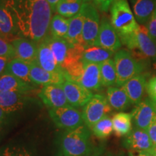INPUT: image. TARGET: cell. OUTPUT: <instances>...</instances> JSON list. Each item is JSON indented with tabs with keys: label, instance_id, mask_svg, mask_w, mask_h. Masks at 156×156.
Instances as JSON below:
<instances>
[{
	"label": "cell",
	"instance_id": "cell-1",
	"mask_svg": "<svg viewBox=\"0 0 156 156\" xmlns=\"http://www.w3.org/2000/svg\"><path fill=\"white\" fill-rule=\"evenodd\" d=\"M20 37L39 44L49 36L52 9L46 0H2Z\"/></svg>",
	"mask_w": 156,
	"mask_h": 156
},
{
	"label": "cell",
	"instance_id": "cell-2",
	"mask_svg": "<svg viewBox=\"0 0 156 156\" xmlns=\"http://www.w3.org/2000/svg\"><path fill=\"white\" fill-rule=\"evenodd\" d=\"M116 72V86L122 87L134 76L144 73L147 65L146 59H140L130 51L119 50L114 56Z\"/></svg>",
	"mask_w": 156,
	"mask_h": 156
},
{
	"label": "cell",
	"instance_id": "cell-3",
	"mask_svg": "<svg viewBox=\"0 0 156 156\" xmlns=\"http://www.w3.org/2000/svg\"><path fill=\"white\" fill-rule=\"evenodd\" d=\"M90 129L85 124L64 133L62 149L64 155L89 156L92 152Z\"/></svg>",
	"mask_w": 156,
	"mask_h": 156
},
{
	"label": "cell",
	"instance_id": "cell-4",
	"mask_svg": "<svg viewBox=\"0 0 156 156\" xmlns=\"http://www.w3.org/2000/svg\"><path fill=\"white\" fill-rule=\"evenodd\" d=\"M111 23L121 39L125 38L139 28L129 5L126 0H116L110 8Z\"/></svg>",
	"mask_w": 156,
	"mask_h": 156
},
{
	"label": "cell",
	"instance_id": "cell-5",
	"mask_svg": "<svg viewBox=\"0 0 156 156\" xmlns=\"http://www.w3.org/2000/svg\"><path fill=\"white\" fill-rule=\"evenodd\" d=\"M48 44L58 65L64 72L81 61L85 48L74 46L64 38L47 36Z\"/></svg>",
	"mask_w": 156,
	"mask_h": 156
},
{
	"label": "cell",
	"instance_id": "cell-6",
	"mask_svg": "<svg viewBox=\"0 0 156 156\" xmlns=\"http://www.w3.org/2000/svg\"><path fill=\"white\" fill-rule=\"evenodd\" d=\"M112 110L106 96L101 93L94 94L82 110L84 124L91 130L98 122L108 116Z\"/></svg>",
	"mask_w": 156,
	"mask_h": 156
},
{
	"label": "cell",
	"instance_id": "cell-7",
	"mask_svg": "<svg viewBox=\"0 0 156 156\" xmlns=\"http://www.w3.org/2000/svg\"><path fill=\"white\" fill-rule=\"evenodd\" d=\"M84 15L83 39L85 48L96 46L100 28V16L92 2L85 3L82 7Z\"/></svg>",
	"mask_w": 156,
	"mask_h": 156
},
{
	"label": "cell",
	"instance_id": "cell-8",
	"mask_svg": "<svg viewBox=\"0 0 156 156\" xmlns=\"http://www.w3.org/2000/svg\"><path fill=\"white\" fill-rule=\"evenodd\" d=\"M49 116L58 128L72 130L83 125L82 112L70 105L61 108L49 109Z\"/></svg>",
	"mask_w": 156,
	"mask_h": 156
},
{
	"label": "cell",
	"instance_id": "cell-9",
	"mask_svg": "<svg viewBox=\"0 0 156 156\" xmlns=\"http://www.w3.org/2000/svg\"><path fill=\"white\" fill-rule=\"evenodd\" d=\"M123 146L132 152H150L156 153V148L153 145L147 130L134 127L132 131L123 140Z\"/></svg>",
	"mask_w": 156,
	"mask_h": 156
},
{
	"label": "cell",
	"instance_id": "cell-10",
	"mask_svg": "<svg viewBox=\"0 0 156 156\" xmlns=\"http://www.w3.org/2000/svg\"><path fill=\"white\" fill-rule=\"evenodd\" d=\"M122 45L119 36L112 26L111 21L106 17H103L101 20L95 46H99L116 53L122 47Z\"/></svg>",
	"mask_w": 156,
	"mask_h": 156
},
{
	"label": "cell",
	"instance_id": "cell-11",
	"mask_svg": "<svg viewBox=\"0 0 156 156\" xmlns=\"http://www.w3.org/2000/svg\"><path fill=\"white\" fill-rule=\"evenodd\" d=\"M61 85L69 105L75 108L83 107L94 95L93 92L85 88L80 84L69 79L66 80Z\"/></svg>",
	"mask_w": 156,
	"mask_h": 156
},
{
	"label": "cell",
	"instance_id": "cell-12",
	"mask_svg": "<svg viewBox=\"0 0 156 156\" xmlns=\"http://www.w3.org/2000/svg\"><path fill=\"white\" fill-rule=\"evenodd\" d=\"M131 114L134 127L147 130L156 115V105L147 98L135 106Z\"/></svg>",
	"mask_w": 156,
	"mask_h": 156
},
{
	"label": "cell",
	"instance_id": "cell-13",
	"mask_svg": "<svg viewBox=\"0 0 156 156\" xmlns=\"http://www.w3.org/2000/svg\"><path fill=\"white\" fill-rule=\"evenodd\" d=\"M38 96L48 108H56L69 106L65 93L61 85H48L43 86Z\"/></svg>",
	"mask_w": 156,
	"mask_h": 156
},
{
	"label": "cell",
	"instance_id": "cell-14",
	"mask_svg": "<svg viewBox=\"0 0 156 156\" xmlns=\"http://www.w3.org/2000/svg\"><path fill=\"white\" fill-rule=\"evenodd\" d=\"M76 83L88 90L98 91L103 87L101 82L100 64L93 63H83V69Z\"/></svg>",
	"mask_w": 156,
	"mask_h": 156
},
{
	"label": "cell",
	"instance_id": "cell-15",
	"mask_svg": "<svg viewBox=\"0 0 156 156\" xmlns=\"http://www.w3.org/2000/svg\"><path fill=\"white\" fill-rule=\"evenodd\" d=\"M36 62L46 71L61 75H66V73L58 65L54 57L52 51L48 44L47 37L38 44V54Z\"/></svg>",
	"mask_w": 156,
	"mask_h": 156
},
{
	"label": "cell",
	"instance_id": "cell-16",
	"mask_svg": "<svg viewBox=\"0 0 156 156\" xmlns=\"http://www.w3.org/2000/svg\"><path fill=\"white\" fill-rule=\"evenodd\" d=\"M30 75L31 82L34 85H61L67 80V74L61 75L46 71L38 65L37 62L30 64Z\"/></svg>",
	"mask_w": 156,
	"mask_h": 156
},
{
	"label": "cell",
	"instance_id": "cell-17",
	"mask_svg": "<svg viewBox=\"0 0 156 156\" xmlns=\"http://www.w3.org/2000/svg\"><path fill=\"white\" fill-rule=\"evenodd\" d=\"M137 50L153 64L156 69V42L150 36L145 25H140L136 32Z\"/></svg>",
	"mask_w": 156,
	"mask_h": 156
},
{
	"label": "cell",
	"instance_id": "cell-18",
	"mask_svg": "<svg viewBox=\"0 0 156 156\" xmlns=\"http://www.w3.org/2000/svg\"><path fill=\"white\" fill-rule=\"evenodd\" d=\"M147 83L146 75L142 73L134 76L123 85L132 105L136 106L144 100Z\"/></svg>",
	"mask_w": 156,
	"mask_h": 156
},
{
	"label": "cell",
	"instance_id": "cell-19",
	"mask_svg": "<svg viewBox=\"0 0 156 156\" xmlns=\"http://www.w3.org/2000/svg\"><path fill=\"white\" fill-rule=\"evenodd\" d=\"M15 48L16 57L28 63L36 62L38 44L24 37H17L11 41Z\"/></svg>",
	"mask_w": 156,
	"mask_h": 156
},
{
	"label": "cell",
	"instance_id": "cell-20",
	"mask_svg": "<svg viewBox=\"0 0 156 156\" xmlns=\"http://www.w3.org/2000/svg\"><path fill=\"white\" fill-rule=\"evenodd\" d=\"M34 90V84L27 83L15 76L3 74L0 77V91H13L27 95Z\"/></svg>",
	"mask_w": 156,
	"mask_h": 156
},
{
	"label": "cell",
	"instance_id": "cell-21",
	"mask_svg": "<svg viewBox=\"0 0 156 156\" xmlns=\"http://www.w3.org/2000/svg\"><path fill=\"white\" fill-rule=\"evenodd\" d=\"M26 95L13 91H0V108L7 114L20 110L27 101Z\"/></svg>",
	"mask_w": 156,
	"mask_h": 156
},
{
	"label": "cell",
	"instance_id": "cell-22",
	"mask_svg": "<svg viewBox=\"0 0 156 156\" xmlns=\"http://www.w3.org/2000/svg\"><path fill=\"white\" fill-rule=\"evenodd\" d=\"M106 98L112 108L117 112H122L132 106L126 91L122 86L108 87L106 90Z\"/></svg>",
	"mask_w": 156,
	"mask_h": 156
},
{
	"label": "cell",
	"instance_id": "cell-23",
	"mask_svg": "<svg viewBox=\"0 0 156 156\" xmlns=\"http://www.w3.org/2000/svg\"><path fill=\"white\" fill-rule=\"evenodd\" d=\"M133 14L140 25L147 24L156 9V0H131Z\"/></svg>",
	"mask_w": 156,
	"mask_h": 156
},
{
	"label": "cell",
	"instance_id": "cell-24",
	"mask_svg": "<svg viewBox=\"0 0 156 156\" xmlns=\"http://www.w3.org/2000/svg\"><path fill=\"white\" fill-rule=\"evenodd\" d=\"M83 22L84 15L81 9V11L76 16L70 18L69 30L65 39L69 44L74 46L85 48L83 39Z\"/></svg>",
	"mask_w": 156,
	"mask_h": 156
},
{
	"label": "cell",
	"instance_id": "cell-25",
	"mask_svg": "<svg viewBox=\"0 0 156 156\" xmlns=\"http://www.w3.org/2000/svg\"><path fill=\"white\" fill-rule=\"evenodd\" d=\"M0 31L9 42L17 37H20L12 17L2 0H0Z\"/></svg>",
	"mask_w": 156,
	"mask_h": 156
},
{
	"label": "cell",
	"instance_id": "cell-26",
	"mask_svg": "<svg viewBox=\"0 0 156 156\" xmlns=\"http://www.w3.org/2000/svg\"><path fill=\"white\" fill-rule=\"evenodd\" d=\"M4 74H8L23 80L27 83L33 84L30 75V64L18 58L9 61Z\"/></svg>",
	"mask_w": 156,
	"mask_h": 156
},
{
	"label": "cell",
	"instance_id": "cell-27",
	"mask_svg": "<svg viewBox=\"0 0 156 156\" xmlns=\"http://www.w3.org/2000/svg\"><path fill=\"white\" fill-rule=\"evenodd\" d=\"M113 130L117 136H125L132 131V116L129 113L119 112L112 117Z\"/></svg>",
	"mask_w": 156,
	"mask_h": 156
},
{
	"label": "cell",
	"instance_id": "cell-28",
	"mask_svg": "<svg viewBox=\"0 0 156 156\" xmlns=\"http://www.w3.org/2000/svg\"><path fill=\"white\" fill-rule=\"evenodd\" d=\"M115 53L104 49L99 46H91L85 49L82 55L83 63H93L100 64L106 60L112 58Z\"/></svg>",
	"mask_w": 156,
	"mask_h": 156
},
{
	"label": "cell",
	"instance_id": "cell-29",
	"mask_svg": "<svg viewBox=\"0 0 156 156\" xmlns=\"http://www.w3.org/2000/svg\"><path fill=\"white\" fill-rule=\"evenodd\" d=\"M85 2L84 0H62L58 3L55 13L66 18H72L81 11Z\"/></svg>",
	"mask_w": 156,
	"mask_h": 156
},
{
	"label": "cell",
	"instance_id": "cell-30",
	"mask_svg": "<svg viewBox=\"0 0 156 156\" xmlns=\"http://www.w3.org/2000/svg\"><path fill=\"white\" fill-rule=\"evenodd\" d=\"M100 71L103 87H109L116 85V72L113 58H109L101 63Z\"/></svg>",
	"mask_w": 156,
	"mask_h": 156
},
{
	"label": "cell",
	"instance_id": "cell-31",
	"mask_svg": "<svg viewBox=\"0 0 156 156\" xmlns=\"http://www.w3.org/2000/svg\"><path fill=\"white\" fill-rule=\"evenodd\" d=\"M70 19L59 15H54L50 23L49 34L55 38H66L69 30Z\"/></svg>",
	"mask_w": 156,
	"mask_h": 156
},
{
	"label": "cell",
	"instance_id": "cell-32",
	"mask_svg": "<svg viewBox=\"0 0 156 156\" xmlns=\"http://www.w3.org/2000/svg\"><path fill=\"white\" fill-rule=\"evenodd\" d=\"M91 131L99 139L108 138L112 134V132H114L112 119L108 115L104 116L95 124Z\"/></svg>",
	"mask_w": 156,
	"mask_h": 156
},
{
	"label": "cell",
	"instance_id": "cell-33",
	"mask_svg": "<svg viewBox=\"0 0 156 156\" xmlns=\"http://www.w3.org/2000/svg\"><path fill=\"white\" fill-rule=\"evenodd\" d=\"M0 56H2L10 60L16 58V54L12 45L10 42L0 38Z\"/></svg>",
	"mask_w": 156,
	"mask_h": 156
},
{
	"label": "cell",
	"instance_id": "cell-34",
	"mask_svg": "<svg viewBox=\"0 0 156 156\" xmlns=\"http://www.w3.org/2000/svg\"><path fill=\"white\" fill-rule=\"evenodd\" d=\"M146 90L149 98L156 105V75L150 78L147 83Z\"/></svg>",
	"mask_w": 156,
	"mask_h": 156
},
{
	"label": "cell",
	"instance_id": "cell-35",
	"mask_svg": "<svg viewBox=\"0 0 156 156\" xmlns=\"http://www.w3.org/2000/svg\"><path fill=\"white\" fill-rule=\"evenodd\" d=\"M145 26L150 36L156 42V9Z\"/></svg>",
	"mask_w": 156,
	"mask_h": 156
},
{
	"label": "cell",
	"instance_id": "cell-36",
	"mask_svg": "<svg viewBox=\"0 0 156 156\" xmlns=\"http://www.w3.org/2000/svg\"><path fill=\"white\" fill-rule=\"evenodd\" d=\"M116 0H91V2L101 12H108Z\"/></svg>",
	"mask_w": 156,
	"mask_h": 156
},
{
	"label": "cell",
	"instance_id": "cell-37",
	"mask_svg": "<svg viewBox=\"0 0 156 156\" xmlns=\"http://www.w3.org/2000/svg\"><path fill=\"white\" fill-rule=\"evenodd\" d=\"M147 132L148 134H149L150 138H151L153 145L156 148V115L153 118V122H151V125L148 127Z\"/></svg>",
	"mask_w": 156,
	"mask_h": 156
},
{
	"label": "cell",
	"instance_id": "cell-38",
	"mask_svg": "<svg viewBox=\"0 0 156 156\" xmlns=\"http://www.w3.org/2000/svg\"><path fill=\"white\" fill-rule=\"evenodd\" d=\"M0 156H21L18 152L9 147L0 149Z\"/></svg>",
	"mask_w": 156,
	"mask_h": 156
},
{
	"label": "cell",
	"instance_id": "cell-39",
	"mask_svg": "<svg viewBox=\"0 0 156 156\" xmlns=\"http://www.w3.org/2000/svg\"><path fill=\"white\" fill-rule=\"evenodd\" d=\"M7 114H8L4 112L2 109L0 108V134H1V132H2L4 126L5 125Z\"/></svg>",
	"mask_w": 156,
	"mask_h": 156
},
{
	"label": "cell",
	"instance_id": "cell-40",
	"mask_svg": "<svg viewBox=\"0 0 156 156\" xmlns=\"http://www.w3.org/2000/svg\"><path fill=\"white\" fill-rule=\"evenodd\" d=\"M129 156H156V153L150 152H132L128 151Z\"/></svg>",
	"mask_w": 156,
	"mask_h": 156
},
{
	"label": "cell",
	"instance_id": "cell-41",
	"mask_svg": "<svg viewBox=\"0 0 156 156\" xmlns=\"http://www.w3.org/2000/svg\"><path fill=\"white\" fill-rule=\"evenodd\" d=\"M9 61V60L7 59V58L0 56V77L5 73L6 67H7V63H8Z\"/></svg>",
	"mask_w": 156,
	"mask_h": 156
},
{
	"label": "cell",
	"instance_id": "cell-42",
	"mask_svg": "<svg viewBox=\"0 0 156 156\" xmlns=\"http://www.w3.org/2000/svg\"><path fill=\"white\" fill-rule=\"evenodd\" d=\"M46 1H47L48 5H50L53 13H55V9H56V5H57L58 3L59 2H61L62 0H46Z\"/></svg>",
	"mask_w": 156,
	"mask_h": 156
},
{
	"label": "cell",
	"instance_id": "cell-43",
	"mask_svg": "<svg viewBox=\"0 0 156 156\" xmlns=\"http://www.w3.org/2000/svg\"><path fill=\"white\" fill-rule=\"evenodd\" d=\"M104 156H122V155H114V154H112V153H108V154H106V155H104Z\"/></svg>",
	"mask_w": 156,
	"mask_h": 156
},
{
	"label": "cell",
	"instance_id": "cell-44",
	"mask_svg": "<svg viewBox=\"0 0 156 156\" xmlns=\"http://www.w3.org/2000/svg\"><path fill=\"white\" fill-rule=\"evenodd\" d=\"M0 38H3V39H5V40H6L5 39V36H4V35L2 34V32L1 31H0ZM7 41V40H6Z\"/></svg>",
	"mask_w": 156,
	"mask_h": 156
},
{
	"label": "cell",
	"instance_id": "cell-45",
	"mask_svg": "<svg viewBox=\"0 0 156 156\" xmlns=\"http://www.w3.org/2000/svg\"><path fill=\"white\" fill-rule=\"evenodd\" d=\"M85 2H91V0H84Z\"/></svg>",
	"mask_w": 156,
	"mask_h": 156
},
{
	"label": "cell",
	"instance_id": "cell-46",
	"mask_svg": "<svg viewBox=\"0 0 156 156\" xmlns=\"http://www.w3.org/2000/svg\"><path fill=\"white\" fill-rule=\"evenodd\" d=\"M64 156H69V155H64Z\"/></svg>",
	"mask_w": 156,
	"mask_h": 156
}]
</instances>
